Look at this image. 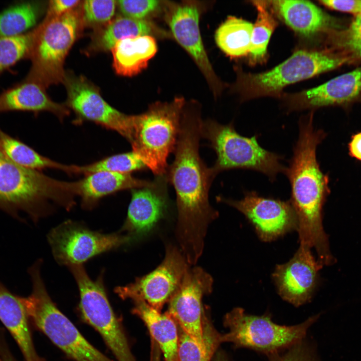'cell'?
<instances>
[{
  "instance_id": "obj_25",
  "label": "cell",
  "mask_w": 361,
  "mask_h": 361,
  "mask_svg": "<svg viewBox=\"0 0 361 361\" xmlns=\"http://www.w3.org/2000/svg\"><path fill=\"white\" fill-rule=\"evenodd\" d=\"M10 110L47 111L62 119L69 111L63 105L52 101L42 85L29 82L0 95V111Z\"/></svg>"
},
{
  "instance_id": "obj_33",
  "label": "cell",
  "mask_w": 361,
  "mask_h": 361,
  "mask_svg": "<svg viewBox=\"0 0 361 361\" xmlns=\"http://www.w3.org/2000/svg\"><path fill=\"white\" fill-rule=\"evenodd\" d=\"M267 357L268 361H320L315 345L306 337Z\"/></svg>"
},
{
  "instance_id": "obj_40",
  "label": "cell",
  "mask_w": 361,
  "mask_h": 361,
  "mask_svg": "<svg viewBox=\"0 0 361 361\" xmlns=\"http://www.w3.org/2000/svg\"><path fill=\"white\" fill-rule=\"evenodd\" d=\"M350 156L361 161V132L353 134L348 143Z\"/></svg>"
},
{
  "instance_id": "obj_17",
  "label": "cell",
  "mask_w": 361,
  "mask_h": 361,
  "mask_svg": "<svg viewBox=\"0 0 361 361\" xmlns=\"http://www.w3.org/2000/svg\"><path fill=\"white\" fill-rule=\"evenodd\" d=\"M310 249L300 245L287 263L276 266L273 279L281 297L296 307L310 301L322 268Z\"/></svg>"
},
{
  "instance_id": "obj_6",
  "label": "cell",
  "mask_w": 361,
  "mask_h": 361,
  "mask_svg": "<svg viewBox=\"0 0 361 361\" xmlns=\"http://www.w3.org/2000/svg\"><path fill=\"white\" fill-rule=\"evenodd\" d=\"M184 104L180 98L156 102L145 112L134 115L132 150L155 176L166 174L167 158L177 142Z\"/></svg>"
},
{
  "instance_id": "obj_9",
  "label": "cell",
  "mask_w": 361,
  "mask_h": 361,
  "mask_svg": "<svg viewBox=\"0 0 361 361\" xmlns=\"http://www.w3.org/2000/svg\"><path fill=\"white\" fill-rule=\"evenodd\" d=\"M79 17L75 11L50 17L37 32L32 75L41 85L63 81L65 58L78 34Z\"/></svg>"
},
{
  "instance_id": "obj_26",
  "label": "cell",
  "mask_w": 361,
  "mask_h": 361,
  "mask_svg": "<svg viewBox=\"0 0 361 361\" xmlns=\"http://www.w3.org/2000/svg\"><path fill=\"white\" fill-rule=\"evenodd\" d=\"M253 24L241 18L229 16L215 33L217 46L232 58L248 56L251 48Z\"/></svg>"
},
{
  "instance_id": "obj_44",
  "label": "cell",
  "mask_w": 361,
  "mask_h": 361,
  "mask_svg": "<svg viewBox=\"0 0 361 361\" xmlns=\"http://www.w3.org/2000/svg\"><path fill=\"white\" fill-rule=\"evenodd\" d=\"M0 361H3L0 354Z\"/></svg>"
},
{
  "instance_id": "obj_3",
  "label": "cell",
  "mask_w": 361,
  "mask_h": 361,
  "mask_svg": "<svg viewBox=\"0 0 361 361\" xmlns=\"http://www.w3.org/2000/svg\"><path fill=\"white\" fill-rule=\"evenodd\" d=\"M347 58L323 50L302 48L264 72L251 73L237 68L233 89L242 101L262 97L279 98L287 86L335 69Z\"/></svg>"
},
{
  "instance_id": "obj_1",
  "label": "cell",
  "mask_w": 361,
  "mask_h": 361,
  "mask_svg": "<svg viewBox=\"0 0 361 361\" xmlns=\"http://www.w3.org/2000/svg\"><path fill=\"white\" fill-rule=\"evenodd\" d=\"M202 122L197 110L183 109L174 158L165 174L176 194L177 239L190 265L201 257L209 225L218 215L209 201L214 178L199 153Z\"/></svg>"
},
{
  "instance_id": "obj_32",
  "label": "cell",
  "mask_w": 361,
  "mask_h": 361,
  "mask_svg": "<svg viewBox=\"0 0 361 361\" xmlns=\"http://www.w3.org/2000/svg\"><path fill=\"white\" fill-rule=\"evenodd\" d=\"M37 32L0 38V71L15 64L34 46Z\"/></svg>"
},
{
  "instance_id": "obj_42",
  "label": "cell",
  "mask_w": 361,
  "mask_h": 361,
  "mask_svg": "<svg viewBox=\"0 0 361 361\" xmlns=\"http://www.w3.org/2000/svg\"><path fill=\"white\" fill-rule=\"evenodd\" d=\"M0 354L3 361H15L7 353L3 352Z\"/></svg>"
},
{
  "instance_id": "obj_31",
  "label": "cell",
  "mask_w": 361,
  "mask_h": 361,
  "mask_svg": "<svg viewBox=\"0 0 361 361\" xmlns=\"http://www.w3.org/2000/svg\"><path fill=\"white\" fill-rule=\"evenodd\" d=\"M72 166V173L86 175L100 171L131 174L133 171L147 168L138 154L133 150L112 155L88 165Z\"/></svg>"
},
{
  "instance_id": "obj_15",
  "label": "cell",
  "mask_w": 361,
  "mask_h": 361,
  "mask_svg": "<svg viewBox=\"0 0 361 361\" xmlns=\"http://www.w3.org/2000/svg\"><path fill=\"white\" fill-rule=\"evenodd\" d=\"M217 200L234 207L252 223L260 238L274 240L297 228L296 215L290 201H283L247 192L240 200L218 196Z\"/></svg>"
},
{
  "instance_id": "obj_11",
  "label": "cell",
  "mask_w": 361,
  "mask_h": 361,
  "mask_svg": "<svg viewBox=\"0 0 361 361\" xmlns=\"http://www.w3.org/2000/svg\"><path fill=\"white\" fill-rule=\"evenodd\" d=\"M46 175L19 166L0 150V209L20 220V212L32 214L48 191Z\"/></svg>"
},
{
  "instance_id": "obj_21",
  "label": "cell",
  "mask_w": 361,
  "mask_h": 361,
  "mask_svg": "<svg viewBox=\"0 0 361 361\" xmlns=\"http://www.w3.org/2000/svg\"><path fill=\"white\" fill-rule=\"evenodd\" d=\"M150 182L136 178L131 174L100 171L87 174L78 181L69 182V186L73 195L80 196L83 205L88 207L105 196L119 191L142 187Z\"/></svg>"
},
{
  "instance_id": "obj_34",
  "label": "cell",
  "mask_w": 361,
  "mask_h": 361,
  "mask_svg": "<svg viewBox=\"0 0 361 361\" xmlns=\"http://www.w3.org/2000/svg\"><path fill=\"white\" fill-rule=\"evenodd\" d=\"M117 1L114 0H87L83 2L82 16L85 22L89 24L107 23L114 16Z\"/></svg>"
},
{
  "instance_id": "obj_4",
  "label": "cell",
  "mask_w": 361,
  "mask_h": 361,
  "mask_svg": "<svg viewBox=\"0 0 361 361\" xmlns=\"http://www.w3.org/2000/svg\"><path fill=\"white\" fill-rule=\"evenodd\" d=\"M41 263L37 260L28 270L32 291L22 300L28 318L73 360L113 361L92 345L52 301L41 277Z\"/></svg>"
},
{
  "instance_id": "obj_37",
  "label": "cell",
  "mask_w": 361,
  "mask_h": 361,
  "mask_svg": "<svg viewBox=\"0 0 361 361\" xmlns=\"http://www.w3.org/2000/svg\"><path fill=\"white\" fill-rule=\"evenodd\" d=\"M343 45L352 54L361 58V14L355 17L346 30Z\"/></svg>"
},
{
  "instance_id": "obj_41",
  "label": "cell",
  "mask_w": 361,
  "mask_h": 361,
  "mask_svg": "<svg viewBox=\"0 0 361 361\" xmlns=\"http://www.w3.org/2000/svg\"><path fill=\"white\" fill-rule=\"evenodd\" d=\"M161 351L157 343L151 338L149 361H161Z\"/></svg>"
},
{
  "instance_id": "obj_5",
  "label": "cell",
  "mask_w": 361,
  "mask_h": 361,
  "mask_svg": "<svg viewBox=\"0 0 361 361\" xmlns=\"http://www.w3.org/2000/svg\"><path fill=\"white\" fill-rule=\"evenodd\" d=\"M202 137L207 139L215 151L217 159L210 167L214 178L219 173L232 169H247L259 171L274 181L286 167L281 163L283 157L262 147L257 136H242L232 122L222 124L208 119L203 121Z\"/></svg>"
},
{
  "instance_id": "obj_29",
  "label": "cell",
  "mask_w": 361,
  "mask_h": 361,
  "mask_svg": "<svg viewBox=\"0 0 361 361\" xmlns=\"http://www.w3.org/2000/svg\"><path fill=\"white\" fill-rule=\"evenodd\" d=\"M154 31L153 25L146 20L119 17L110 22L100 33L96 40L95 45L100 50H111L121 40L150 36Z\"/></svg>"
},
{
  "instance_id": "obj_14",
  "label": "cell",
  "mask_w": 361,
  "mask_h": 361,
  "mask_svg": "<svg viewBox=\"0 0 361 361\" xmlns=\"http://www.w3.org/2000/svg\"><path fill=\"white\" fill-rule=\"evenodd\" d=\"M67 105L80 118L114 130L131 144L134 115H126L109 105L97 89L82 76L65 75Z\"/></svg>"
},
{
  "instance_id": "obj_39",
  "label": "cell",
  "mask_w": 361,
  "mask_h": 361,
  "mask_svg": "<svg viewBox=\"0 0 361 361\" xmlns=\"http://www.w3.org/2000/svg\"><path fill=\"white\" fill-rule=\"evenodd\" d=\"M80 1L79 0H52L49 3L50 17H58L64 15L76 7Z\"/></svg>"
},
{
  "instance_id": "obj_27",
  "label": "cell",
  "mask_w": 361,
  "mask_h": 361,
  "mask_svg": "<svg viewBox=\"0 0 361 361\" xmlns=\"http://www.w3.org/2000/svg\"><path fill=\"white\" fill-rule=\"evenodd\" d=\"M0 150L11 161L23 167L35 170L54 168L71 173V165H64L40 154L1 129Z\"/></svg>"
},
{
  "instance_id": "obj_7",
  "label": "cell",
  "mask_w": 361,
  "mask_h": 361,
  "mask_svg": "<svg viewBox=\"0 0 361 361\" xmlns=\"http://www.w3.org/2000/svg\"><path fill=\"white\" fill-rule=\"evenodd\" d=\"M319 317V314L313 315L295 325H281L275 323L269 313L255 315L236 307L224 317V325L229 331L222 334V341L231 342L236 348H247L267 356L305 338Z\"/></svg>"
},
{
  "instance_id": "obj_43",
  "label": "cell",
  "mask_w": 361,
  "mask_h": 361,
  "mask_svg": "<svg viewBox=\"0 0 361 361\" xmlns=\"http://www.w3.org/2000/svg\"><path fill=\"white\" fill-rule=\"evenodd\" d=\"M213 361H230V359L227 355H220L216 357Z\"/></svg>"
},
{
  "instance_id": "obj_10",
  "label": "cell",
  "mask_w": 361,
  "mask_h": 361,
  "mask_svg": "<svg viewBox=\"0 0 361 361\" xmlns=\"http://www.w3.org/2000/svg\"><path fill=\"white\" fill-rule=\"evenodd\" d=\"M48 240L56 260L69 266L81 265L98 254L131 242L126 235L102 234L70 221L52 230Z\"/></svg>"
},
{
  "instance_id": "obj_13",
  "label": "cell",
  "mask_w": 361,
  "mask_h": 361,
  "mask_svg": "<svg viewBox=\"0 0 361 361\" xmlns=\"http://www.w3.org/2000/svg\"><path fill=\"white\" fill-rule=\"evenodd\" d=\"M213 283L211 276L203 269L189 266L180 285L168 301L166 312L205 350L202 298L212 292Z\"/></svg>"
},
{
  "instance_id": "obj_8",
  "label": "cell",
  "mask_w": 361,
  "mask_h": 361,
  "mask_svg": "<svg viewBox=\"0 0 361 361\" xmlns=\"http://www.w3.org/2000/svg\"><path fill=\"white\" fill-rule=\"evenodd\" d=\"M69 267L79 288V308L83 320L100 333L118 361H136L108 299L102 277L94 281L81 265Z\"/></svg>"
},
{
  "instance_id": "obj_16",
  "label": "cell",
  "mask_w": 361,
  "mask_h": 361,
  "mask_svg": "<svg viewBox=\"0 0 361 361\" xmlns=\"http://www.w3.org/2000/svg\"><path fill=\"white\" fill-rule=\"evenodd\" d=\"M168 184L165 174L157 175L147 186L131 190L122 230L131 242L147 235L165 215L169 206Z\"/></svg>"
},
{
  "instance_id": "obj_12",
  "label": "cell",
  "mask_w": 361,
  "mask_h": 361,
  "mask_svg": "<svg viewBox=\"0 0 361 361\" xmlns=\"http://www.w3.org/2000/svg\"><path fill=\"white\" fill-rule=\"evenodd\" d=\"M189 265L180 250L168 245L163 260L155 270L132 283L117 287L116 293L123 299L140 298L161 312L180 285Z\"/></svg>"
},
{
  "instance_id": "obj_28",
  "label": "cell",
  "mask_w": 361,
  "mask_h": 361,
  "mask_svg": "<svg viewBox=\"0 0 361 361\" xmlns=\"http://www.w3.org/2000/svg\"><path fill=\"white\" fill-rule=\"evenodd\" d=\"M251 3L257 10V16L253 24L248 61L250 65H255L266 60L268 43L278 23L267 1H253Z\"/></svg>"
},
{
  "instance_id": "obj_24",
  "label": "cell",
  "mask_w": 361,
  "mask_h": 361,
  "mask_svg": "<svg viewBox=\"0 0 361 361\" xmlns=\"http://www.w3.org/2000/svg\"><path fill=\"white\" fill-rule=\"evenodd\" d=\"M110 51L116 73L132 76L147 67L157 52V45L151 36H141L121 40Z\"/></svg>"
},
{
  "instance_id": "obj_22",
  "label": "cell",
  "mask_w": 361,
  "mask_h": 361,
  "mask_svg": "<svg viewBox=\"0 0 361 361\" xmlns=\"http://www.w3.org/2000/svg\"><path fill=\"white\" fill-rule=\"evenodd\" d=\"M22 297L0 282V320L19 345L26 361H45L37 353Z\"/></svg>"
},
{
  "instance_id": "obj_18",
  "label": "cell",
  "mask_w": 361,
  "mask_h": 361,
  "mask_svg": "<svg viewBox=\"0 0 361 361\" xmlns=\"http://www.w3.org/2000/svg\"><path fill=\"white\" fill-rule=\"evenodd\" d=\"M361 92V68L343 74L316 87L279 98L288 112L344 105L355 99Z\"/></svg>"
},
{
  "instance_id": "obj_23",
  "label": "cell",
  "mask_w": 361,
  "mask_h": 361,
  "mask_svg": "<svg viewBox=\"0 0 361 361\" xmlns=\"http://www.w3.org/2000/svg\"><path fill=\"white\" fill-rule=\"evenodd\" d=\"M133 313L147 326L151 338L159 346L165 361H179L178 329L174 319L167 313H161L144 300L134 298Z\"/></svg>"
},
{
  "instance_id": "obj_20",
  "label": "cell",
  "mask_w": 361,
  "mask_h": 361,
  "mask_svg": "<svg viewBox=\"0 0 361 361\" xmlns=\"http://www.w3.org/2000/svg\"><path fill=\"white\" fill-rule=\"evenodd\" d=\"M267 2L274 15L303 39H312L331 26L330 17L311 2L275 0Z\"/></svg>"
},
{
  "instance_id": "obj_19",
  "label": "cell",
  "mask_w": 361,
  "mask_h": 361,
  "mask_svg": "<svg viewBox=\"0 0 361 361\" xmlns=\"http://www.w3.org/2000/svg\"><path fill=\"white\" fill-rule=\"evenodd\" d=\"M169 26L173 37L192 57L207 79L214 86H219L201 38L198 8L193 4L177 6L171 14Z\"/></svg>"
},
{
  "instance_id": "obj_2",
  "label": "cell",
  "mask_w": 361,
  "mask_h": 361,
  "mask_svg": "<svg viewBox=\"0 0 361 361\" xmlns=\"http://www.w3.org/2000/svg\"><path fill=\"white\" fill-rule=\"evenodd\" d=\"M299 130L292 157L284 173L291 185L290 202L297 217L300 245L314 248L318 261L328 265L334 260L322 226V210L329 193V179L321 171L316 155L326 133L314 128L312 113L300 119Z\"/></svg>"
},
{
  "instance_id": "obj_36",
  "label": "cell",
  "mask_w": 361,
  "mask_h": 361,
  "mask_svg": "<svg viewBox=\"0 0 361 361\" xmlns=\"http://www.w3.org/2000/svg\"><path fill=\"white\" fill-rule=\"evenodd\" d=\"M159 3V1L155 0L117 1V5L124 16L137 20H145L158 9Z\"/></svg>"
},
{
  "instance_id": "obj_35",
  "label": "cell",
  "mask_w": 361,
  "mask_h": 361,
  "mask_svg": "<svg viewBox=\"0 0 361 361\" xmlns=\"http://www.w3.org/2000/svg\"><path fill=\"white\" fill-rule=\"evenodd\" d=\"M178 329L179 361H211L215 354L204 350L178 326Z\"/></svg>"
},
{
  "instance_id": "obj_38",
  "label": "cell",
  "mask_w": 361,
  "mask_h": 361,
  "mask_svg": "<svg viewBox=\"0 0 361 361\" xmlns=\"http://www.w3.org/2000/svg\"><path fill=\"white\" fill-rule=\"evenodd\" d=\"M319 2L330 9L356 16L361 14V0H322Z\"/></svg>"
},
{
  "instance_id": "obj_30",
  "label": "cell",
  "mask_w": 361,
  "mask_h": 361,
  "mask_svg": "<svg viewBox=\"0 0 361 361\" xmlns=\"http://www.w3.org/2000/svg\"><path fill=\"white\" fill-rule=\"evenodd\" d=\"M39 12L37 4L28 2L0 13V38L24 34L36 25Z\"/></svg>"
}]
</instances>
